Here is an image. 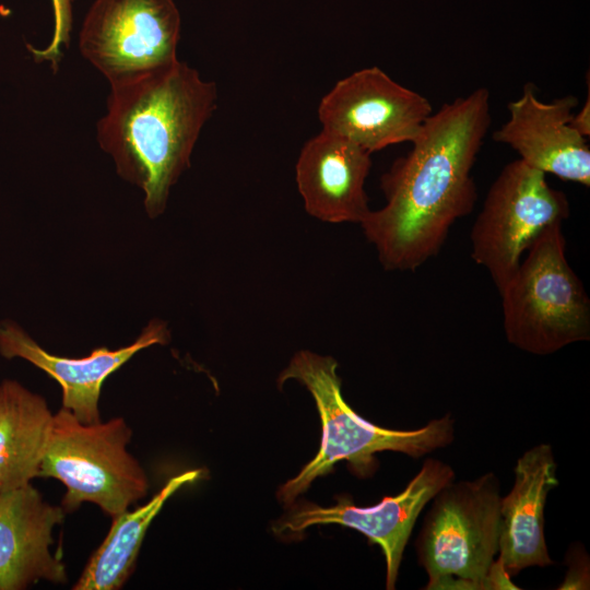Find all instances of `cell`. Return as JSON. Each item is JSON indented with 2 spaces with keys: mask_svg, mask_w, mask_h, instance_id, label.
<instances>
[{
  "mask_svg": "<svg viewBox=\"0 0 590 590\" xmlns=\"http://www.w3.org/2000/svg\"><path fill=\"white\" fill-rule=\"evenodd\" d=\"M491 120L485 87L444 104L382 175L386 204L370 210L361 226L386 270L424 264L440 251L455 222L473 210L471 172Z\"/></svg>",
  "mask_w": 590,
  "mask_h": 590,
  "instance_id": "cell-1",
  "label": "cell"
},
{
  "mask_svg": "<svg viewBox=\"0 0 590 590\" xmlns=\"http://www.w3.org/2000/svg\"><path fill=\"white\" fill-rule=\"evenodd\" d=\"M216 103V84L180 60L110 85L96 138L118 175L141 188L150 217L164 212Z\"/></svg>",
  "mask_w": 590,
  "mask_h": 590,
  "instance_id": "cell-2",
  "label": "cell"
},
{
  "mask_svg": "<svg viewBox=\"0 0 590 590\" xmlns=\"http://www.w3.org/2000/svg\"><path fill=\"white\" fill-rule=\"evenodd\" d=\"M338 363L331 356L299 351L280 374L278 384L288 379L302 382L311 393L322 424L321 445L316 457L278 492L280 502L290 506L315 481L345 460L359 476L376 468L375 453L390 450L421 458L447 447L455 438V420L450 415L429 421L411 430L384 428L361 417L343 399Z\"/></svg>",
  "mask_w": 590,
  "mask_h": 590,
  "instance_id": "cell-3",
  "label": "cell"
},
{
  "mask_svg": "<svg viewBox=\"0 0 590 590\" xmlns=\"http://www.w3.org/2000/svg\"><path fill=\"white\" fill-rule=\"evenodd\" d=\"M416 540L425 589L515 588L496 562L500 528V482L487 472L450 482L432 499Z\"/></svg>",
  "mask_w": 590,
  "mask_h": 590,
  "instance_id": "cell-4",
  "label": "cell"
},
{
  "mask_svg": "<svg viewBox=\"0 0 590 590\" xmlns=\"http://www.w3.org/2000/svg\"><path fill=\"white\" fill-rule=\"evenodd\" d=\"M562 223L543 231L527 249L499 295L507 341L548 355L590 340V300L566 258Z\"/></svg>",
  "mask_w": 590,
  "mask_h": 590,
  "instance_id": "cell-5",
  "label": "cell"
},
{
  "mask_svg": "<svg viewBox=\"0 0 590 590\" xmlns=\"http://www.w3.org/2000/svg\"><path fill=\"white\" fill-rule=\"evenodd\" d=\"M131 437L122 417L85 424L61 408L54 414L38 476L66 486L60 505L66 512L90 502L113 518L149 489L145 471L127 450Z\"/></svg>",
  "mask_w": 590,
  "mask_h": 590,
  "instance_id": "cell-6",
  "label": "cell"
},
{
  "mask_svg": "<svg viewBox=\"0 0 590 590\" xmlns=\"http://www.w3.org/2000/svg\"><path fill=\"white\" fill-rule=\"evenodd\" d=\"M568 216L566 194L548 185L545 173L515 160L486 194L471 229V256L500 293L538 236Z\"/></svg>",
  "mask_w": 590,
  "mask_h": 590,
  "instance_id": "cell-7",
  "label": "cell"
},
{
  "mask_svg": "<svg viewBox=\"0 0 590 590\" xmlns=\"http://www.w3.org/2000/svg\"><path fill=\"white\" fill-rule=\"evenodd\" d=\"M180 25L174 0H95L79 49L115 85L177 61Z\"/></svg>",
  "mask_w": 590,
  "mask_h": 590,
  "instance_id": "cell-8",
  "label": "cell"
},
{
  "mask_svg": "<svg viewBox=\"0 0 590 590\" xmlns=\"http://www.w3.org/2000/svg\"><path fill=\"white\" fill-rule=\"evenodd\" d=\"M432 113L426 97L378 67L361 69L338 81L318 106L322 130L370 154L392 144L411 143Z\"/></svg>",
  "mask_w": 590,
  "mask_h": 590,
  "instance_id": "cell-9",
  "label": "cell"
},
{
  "mask_svg": "<svg viewBox=\"0 0 590 590\" xmlns=\"http://www.w3.org/2000/svg\"><path fill=\"white\" fill-rule=\"evenodd\" d=\"M456 473L451 465L428 458L406 487L396 496L385 497L370 507H358L347 497L338 498L331 507L304 504L283 517L274 532L298 533L314 524L335 523L363 533L380 546L386 559V588L394 589L405 545L424 507Z\"/></svg>",
  "mask_w": 590,
  "mask_h": 590,
  "instance_id": "cell-10",
  "label": "cell"
},
{
  "mask_svg": "<svg viewBox=\"0 0 590 590\" xmlns=\"http://www.w3.org/2000/svg\"><path fill=\"white\" fill-rule=\"evenodd\" d=\"M577 105L574 95L542 102L534 85L528 83L521 96L508 103L509 119L493 133V139L509 145L531 167L589 187L588 139L570 126Z\"/></svg>",
  "mask_w": 590,
  "mask_h": 590,
  "instance_id": "cell-11",
  "label": "cell"
},
{
  "mask_svg": "<svg viewBox=\"0 0 590 590\" xmlns=\"http://www.w3.org/2000/svg\"><path fill=\"white\" fill-rule=\"evenodd\" d=\"M168 341L166 323L154 320L130 345L96 347L87 356L70 358L50 354L15 322L0 321V355L23 358L57 380L62 389V408L85 424L101 421L98 401L105 379L139 351Z\"/></svg>",
  "mask_w": 590,
  "mask_h": 590,
  "instance_id": "cell-12",
  "label": "cell"
},
{
  "mask_svg": "<svg viewBox=\"0 0 590 590\" xmlns=\"http://www.w3.org/2000/svg\"><path fill=\"white\" fill-rule=\"evenodd\" d=\"M66 514L32 483L0 494V590H24L40 580L67 582L66 566L50 551L52 531Z\"/></svg>",
  "mask_w": 590,
  "mask_h": 590,
  "instance_id": "cell-13",
  "label": "cell"
},
{
  "mask_svg": "<svg viewBox=\"0 0 590 590\" xmlns=\"http://www.w3.org/2000/svg\"><path fill=\"white\" fill-rule=\"evenodd\" d=\"M370 153L321 130L302 148L295 172L306 211L328 223H362L370 209L365 180Z\"/></svg>",
  "mask_w": 590,
  "mask_h": 590,
  "instance_id": "cell-14",
  "label": "cell"
},
{
  "mask_svg": "<svg viewBox=\"0 0 590 590\" xmlns=\"http://www.w3.org/2000/svg\"><path fill=\"white\" fill-rule=\"evenodd\" d=\"M514 485L500 502L497 564L510 578L521 570L553 564L544 534V509L558 484L556 461L548 444L528 449L517 460Z\"/></svg>",
  "mask_w": 590,
  "mask_h": 590,
  "instance_id": "cell-15",
  "label": "cell"
},
{
  "mask_svg": "<svg viewBox=\"0 0 590 590\" xmlns=\"http://www.w3.org/2000/svg\"><path fill=\"white\" fill-rule=\"evenodd\" d=\"M52 420L42 396L16 380L0 381V494L38 477Z\"/></svg>",
  "mask_w": 590,
  "mask_h": 590,
  "instance_id": "cell-16",
  "label": "cell"
},
{
  "mask_svg": "<svg viewBox=\"0 0 590 590\" xmlns=\"http://www.w3.org/2000/svg\"><path fill=\"white\" fill-rule=\"evenodd\" d=\"M201 470L186 471L172 477L145 505L113 517L103 543L92 554L73 590L121 589L135 569L146 530L164 503L181 486L200 477Z\"/></svg>",
  "mask_w": 590,
  "mask_h": 590,
  "instance_id": "cell-17",
  "label": "cell"
},
{
  "mask_svg": "<svg viewBox=\"0 0 590 590\" xmlns=\"http://www.w3.org/2000/svg\"><path fill=\"white\" fill-rule=\"evenodd\" d=\"M73 0H51L54 11V30L49 44L45 48L28 46V50L37 62H49L57 72L62 58L61 48L68 47L72 30Z\"/></svg>",
  "mask_w": 590,
  "mask_h": 590,
  "instance_id": "cell-18",
  "label": "cell"
},
{
  "mask_svg": "<svg viewBox=\"0 0 590 590\" xmlns=\"http://www.w3.org/2000/svg\"><path fill=\"white\" fill-rule=\"evenodd\" d=\"M589 74L587 75V99L580 110L573 115L570 126L582 137L590 135V84Z\"/></svg>",
  "mask_w": 590,
  "mask_h": 590,
  "instance_id": "cell-19",
  "label": "cell"
}]
</instances>
